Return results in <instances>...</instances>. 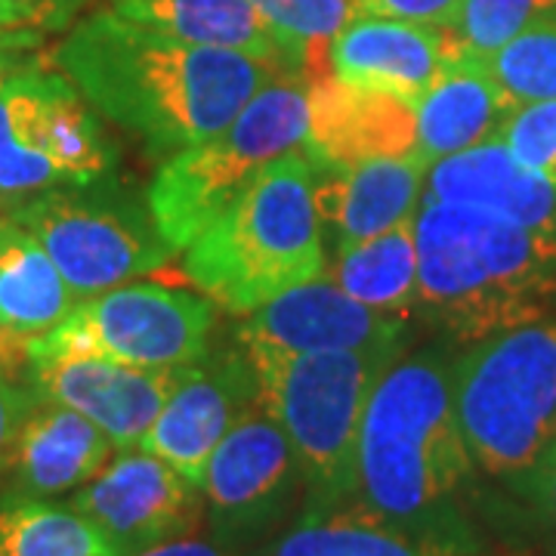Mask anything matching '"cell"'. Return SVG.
<instances>
[{"instance_id": "obj_39", "label": "cell", "mask_w": 556, "mask_h": 556, "mask_svg": "<svg viewBox=\"0 0 556 556\" xmlns=\"http://www.w3.org/2000/svg\"><path fill=\"white\" fill-rule=\"evenodd\" d=\"M0 556H3V551H0Z\"/></svg>"}, {"instance_id": "obj_13", "label": "cell", "mask_w": 556, "mask_h": 556, "mask_svg": "<svg viewBox=\"0 0 556 556\" xmlns=\"http://www.w3.org/2000/svg\"><path fill=\"white\" fill-rule=\"evenodd\" d=\"M254 408H260V383L248 350H207L179 371L177 387L139 448L167 460L201 489L211 455Z\"/></svg>"}, {"instance_id": "obj_5", "label": "cell", "mask_w": 556, "mask_h": 556, "mask_svg": "<svg viewBox=\"0 0 556 556\" xmlns=\"http://www.w3.org/2000/svg\"><path fill=\"white\" fill-rule=\"evenodd\" d=\"M244 346V343H241ZM254 362L260 405L285 430L303 477V510L356 497V445L365 405L399 350L281 353L244 346Z\"/></svg>"}, {"instance_id": "obj_24", "label": "cell", "mask_w": 556, "mask_h": 556, "mask_svg": "<svg viewBox=\"0 0 556 556\" xmlns=\"http://www.w3.org/2000/svg\"><path fill=\"white\" fill-rule=\"evenodd\" d=\"M124 20L149 25L170 38L232 50L251 60L281 65L276 40L254 0H109Z\"/></svg>"}, {"instance_id": "obj_16", "label": "cell", "mask_w": 556, "mask_h": 556, "mask_svg": "<svg viewBox=\"0 0 556 556\" xmlns=\"http://www.w3.org/2000/svg\"><path fill=\"white\" fill-rule=\"evenodd\" d=\"M300 152L313 170H346L365 161L415 159L417 105L387 90L340 78L309 80Z\"/></svg>"}, {"instance_id": "obj_27", "label": "cell", "mask_w": 556, "mask_h": 556, "mask_svg": "<svg viewBox=\"0 0 556 556\" xmlns=\"http://www.w3.org/2000/svg\"><path fill=\"white\" fill-rule=\"evenodd\" d=\"M269 35L276 40L281 65L306 80H316V65L328 53L343 25L356 20V0H254Z\"/></svg>"}, {"instance_id": "obj_20", "label": "cell", "mask_w": 556, "mask_h": 556, "mask_svg": "<svg viewBox=\"0 0 556 556\" xmlns=\"http://www.w3.org/2000/svg\"><path fill=\"white\" fill-rule=\"evenodd\" d=\"M427 170L430 167L417 159H378L346 170H316L318 217L321 229L331 232L334 254L417 217Z\"/></svg>"}, {"instance_id": "obj_7", "label": "cell", "mask_w": 556, "mask_h": 556, "mask_svg": "<svg viewBox=\"0 0 556 556\" xmlns=\"http://www.w3.org/2000/svg\"><path fill=\"white\" fill-rule=\"evenodd\" d=\"M306 93V78L276 75L214 137L164 159L149 186V207L174 251L211 229L273 161L298 152L309 115Z\"/></svg>"}, {"instance_id": "obj_33", "label": "cell", "mask_w": 556, "mask_h": 556, "mask_svg": "<svg viewBox=\"0 0 556 556\" xmlns=\"http://www.w3.org/2000/svg\"><path fill=\"white\" fill-rule=\"evenodd\" d=\"M464 0H356L358 16H383V20L420 22L452 28Z\"/></svg>"}, {"instance_id": "obj_32", "label": "cell", "mask_w": 556, "mask_h": 556, "mask_svg": "<svg viewBox=\"0 0 556 556\" xmlns=\"http://www.w3.org/2000/svg\"><path fill=\"white\" fill-rule=\"evenodd\" d=\"M31 402H35V393L22 380L20 368L0 350V495H3V485H7V473H10V460H13L22 420L28 415Z\"/></svg>"}, {"instance_id": "obj_10", "label": "cell", "mask_w": 556, "mask_h": 556, "mask_svg": "<svg viewBox=\"0 0 556 556\" xmlns=\"http://www.w3.org/2000/svg\"><path fill=\"white\" fill-rule=\"evenodd\" d=\"M214 300L155 281H127L80 300L60 325L25 343L28 358L97 356L152 371H174L207 353Z\"/></svg>"}, {"instance_id": "obj_1", "label": "cell", "mask_w": 556, "mask_h": 556, "mask_svg": "<svg viewBox=\"0 0 556 556\" xmlns=\"http://www.w3.org/2000/svg\"><path fill=\"white\" fill-rule=\"evenodd\" d=\"M53 65L152 159L214 137L278 75L269 62L170 38L112 7L80 16L56 43Z\"/></svg>"}, {"instance_id": "obj_22", "label": "cell", "mask_w": 556, "mask_h": 556, "mask_svg": "<svg viewBox=\"0 0 556 556\" xmlns=\"http://www.w3.org/2000/svg\"><path fill=\"white\" fill-rule=\"evenodd\" d=\"M510 112L517 109L501 90L489 60L457 53L427 97L417 102L415 159L430 167L485 139H495Z\"/></svg>"}, {"instance_id": "obj_28", "label": "cell", "mask_w": 556, "mask_h": 556, "mask_svg": "<svg viewBox=\"0 0 556 556\" xmlns=\"http://www.w3.org/2000/svg\"><path fill=\"white\" fill-rule=\"evenodd\" d=\"M489 68L514 109L556 102V10L532 20L497 47L489 56Z\"/></svg>"}, {"instance_id": "obj_3", "label": "cell", "mask_w": 556, "mask_h": 556, "mask_svg": "<svg viewBox=\"0 0 556 556\" xmlns=\"http://www.w3.org/2000/svg\"><path fill=\"white\" fill-rule=\"evenodd\" d=\"M417 309L464 343L492 338L556 306V232L424 195L415 219Z\"/></svg>"}, {"instance_id": "obj_14", "label": "cell", "mask_w": 556, "mask_h": 556, "mask_svg": "<svg viewBox=\"0 0 556 556\" xmlns=\"http://www.w3.org/2000/svg\"><path fill=\"white\" fill-rule=\"evenodd\" d=\"M405 334V318L358 303L325 273L254 309L239 343L281 353H358L402 350Z\"/></svg>"}, {"instance_id": "obj_26", "label": "cell", "mask_w": 556, "mask_h": 556, "mask_svg": "<svg viewBox=\"0 0 556 556\" xmlns=\"http://www.w3.org/2000/svg\"><path fill=\"white\" fill-rule=\"evenodd\" d=\"M3 556H124L72 504L0 497Z\"/></svg>"}, {"instance_id": "obj_36", "label": "cell", "mask_w": 556, "mask_h": 556, "mask_svg": "<svg viewBox=\"0 0 556 556\" xmlns=\"http://www.w3.org/2000/svg\"><path fill=\"white\" fill-rule=\"evenodd\" d=\"M28 47H31V43H20V40H3V43H0V87H3V80L20 68L22 62L31 60V56H28Z\"/></svg>"}, {"instance_id": "obj_2", "label": "cell", "mask_w": 556, "mask_h": 556, "mask_svg": "<svg viewBox=\"0 0 556 556\" xmlns=\"http://www.w3.org/2000/svg\"><path fill=\"white\" fill-rule=\"evenodd\" d=\"M477 470L455 405V362L396 358L371 390L356 445V497L390 522L470 532L457 495Z\"/></svg>"}, {"instance_id": "obj_31", "label": "cell", "mask_w": 556, "mask_h": 556, "mask_svg": "<svg viewBox=\"0 0 556 556\" xmlns=\"http://www.w3.org/2000/svg\"><path fill=\"white\" fill-rule=\"evenodd\" d=\"M93 0H0V22L25 38L68 31Z\"/></svg>"}, {"instance_id": "obj_11", "label": "cell", "mask_w": 556, "mask_h": 556, "mask_svg": "<svg viewBox=\"0 0 556 556\" xmlns=\"http://www.w3.org/2000/svg\"><path fill=\"white\" fill-rule=\"evenodd\" d=\"M303 477L291 442L263 405L217 445L201 479L211 538L241 551L291 517Z\"/></svg>"}, {"instance_id": "obj_34", "label": "cell", "mask_w": 556, "mask_h": 556, "mask_svg": "<svg viewBox=\"0 0 556 556\" xmlns=\"http://www.w3.org/2000/svg\"><path fill=\"white\" fill-rule=\"evenodd\" d=\"M514 492L526 497L538 510V517L556 529V445L544 455L529 477L519 482Z\"/></svg>"}, {"instance_id": "obj_4", "label": "cell", "mask_w": 556, "mask_h": 556, "mask_svg": "<svg viewBox=\"0 0 556 556\" xmlns=\"http://www.w3.org/2000/svg\"><path fill=\"white\" fill-rule=\"evenodd\" d=\"M325 269L316 170L300 149L273 161L182 257L186 278L232 316H251Z\"/></svg>"}, {"instance_id": "obj_8", "label": "cell", "mask_w": 556, "mask_h": 556, "mask_svg": "<svg viewBox=\"0 0 556 556\" xmlns=\"http://www.w3.org/2000/svg\"><path fill=\"white\" fill-rule=\"evenodd\" d=\"M100 112L53 65L25 60L0 87V214L56 189L115 177Z\"/></svg>"}, {"instance_id": "obj_30", "label": "cell", "mask_w": 556, "mask_h": 556, "mask_svg": "<svg viewBox=\"0 0 556 556\" xmlns=\"http://www.w3.org/2000/svg\"><path fill=\"white\" fill-rule=\"evenodd\" d=\"M510 152L556 186V102H532L510 112L501 134Z\"/></svg>"}, {"instance_id": "obj_12", "label": "cell", "mask_w": 556, "mask_h": 556, "mask_svg": "<svg viewBox=\"0 0 556 556\" xmlns=\"http://www.w3.org/2000/svg\"><path fill=\"white\" fill-rule=\"evenodd\" d=\"M124 556L199 535L204 495L195 482L146 448H118L68 501Z\"/></svg>"}, {"instance_id": "obj_25", "label": "cell", "mask_w": 556, "mask_h": 556, "mask_svg": "<svg viewBox=\"0 0 556 556\" xmlns=\"http://www.w3.org/2000/svg\"><path fill=\"white\" fill-rule=\"evenodd\" d=\"M415 219H405L390 232L353 244L334 254V266L325 269L340 288L358 303L405 316L417 306L420 294V263H417Z\"/></svg>"}, {"instance_id": "obj_23", "label": "cell", "mask_w": 556, "mask_h": 556, "mask_svg": "<svg viewBox=\"0 0 556 556\" xmlns=\"http://www.w3.org/2000/svg\"><path fill=\"white\" fill-rule=\"evenodd\" d=\"M78 303L43 244L0 214V350L25 362V343L50 334Z\"/></svg>"}, {"instance_id": "obj_21", "label": "cell", "mask_w": 556, "mask_h": 556, "mask_svg": "<svg viewBox=\"0 0 556 556\" xmlns=\"http://www.w3.org/2000/svg\"><path fill=\"white\" fill-rule=\"evenodd\" d=\"M263 556H479L470 532H427L383 519L358 501L303 510Z\"/></svg>"}, {"instance_id": "obj_38", "label": "cell", "mask_w": 556, "mask_h": 556, "mask_svg": "<svg viewBox=\"0 0 556 556\" xmlns=\"http://www.w3.org/2000/svg\"><path fill=\"white\" fill-rule=\"evenodd\" d=\"M551 556H556V544H554V551H551Z\"/></svg>"}, {"instance_id": "obj_29", "label": "cell", "mask_w": 556, "mask_h": 556, "mask_svg": "<svg viewBox=\"0 0 556 556\" xmlns=\"http://www.w3.org/2000/svg\"><path fill=\"white\" fill-rule=\"evenodd\" d=\"M554 10L556 0H464L448 31L455 35L460 53L489 60L529 22Z\"/></svg>"}, {"instance_id": "obj_37", "label": "cell", "mask_w": 556, "mask_h": 556, "mask_svg": "<svg viewBox=\"0 0 556 556\" xmlns=\"http://www.w3.org/2000/svg\"><path fill=\"white\" fill-rule=\"evenodd\" d=\"M3 40H20V43H31V47L38 43L35 38H25V35H16V31H10V28H7V25L0 22V43H3Z\"/></svg>"}, {"instance_id": "obj_17", "label": "cell", "mask_w": 556, "mask_h": 556, "mask_svg": "<svg viewBox=\"0 0 556 556\" xmlns=\"http://www.w3.org/2000/svg\"><path fill=\"white\" fill-rule=\"evenodd\" d=\"M457 53L460 47L448 28L356 16L331 40L328 65L334 78L387 90L417 105Z\"/></svg>"}, {"instance_id": "obj_15", "label": "cell", "mask_w": 556, "mask_h": 556, "mask_svg": "<svg viewBox=\"0 0 556 556\" xmlns=\"http://www.w3.org/2000/svg\"><path fill=\"white\" fill-rule=\"evenodd\" d=\"M182 368L152 371L97 356L28 358L22 380L38 399L93 420L115 448H134L149 433Z\"/></svg>"}, {"instance_id": "obj_18", "label": "cell", "mask_w": 556, "mask_h": 556, "mask_svg": "<svg viewBox=\"0 0 556 556\" xmlns=\"http://www.w3.org/2000/svg\"><path fill=\"white\" fill-rule=\"evenodd\" d=\"M118 448L93 420L38 399L22 420L10 473L0 497L56 501L75 495L100 473Z\"/></svg>"}, {"instance_id": "obj_19", "label": "cell", "mask_w": 556, "mask_h": 556, "mask_svg": "<svg viewBox=\"0 0 556 556\" xmlns=\"http://www.w3.org/2000/svg\"><path fill=\"white\" fill-rule=\"evenodd\" d=\"M424 195L479 207L517 226L556 232V186L522 164L501 137L430 164Z\"/></svg>"}, {"instance_id": "obj_6", "label": "cell", "mask_w": 556, "mask_h": 556, "mask_svg": "<svg viewBox=\"0 0 556 556\" xmlns=\"http://www.w3.org/2000/svg\"><path fill=\"white\" fill-rule=\"evenodd\" d=\"M455 405L477 470L517 489L556 445V318L470 343Z\"/></svg>"}, {"instance_id": "obj_9", "label": "cell", "mask_w": 556, "mask_h": 556, "mask_svg": "<svg viewBox=\"0 0 556 556\" xmlns=\"http://www.w3.org/2000/svg\"><path fill=\"white\" fill-rule=\"evenodd\" d=\"M3 217L43 244L78 300L149 276L177 254L161 236L149 199L139 201L115 177L43 192Z\"/></svg>"}, {"instance_id": "obj_35", "label": "cell", "mask_w": 556, "mask_h": 556, "mask_svg": "<svg viewBox=\"0 0 556 556\" xmlns=\"http://www.w3.org/2000/svg\"><path fill=\"white\" fill-rule=\"evenodd\" d=\"M134 556H241L239 551H229L217 544L214 538H177V541H164V544H155L149 551H139Z\"/></svg>"}]
</instances>
